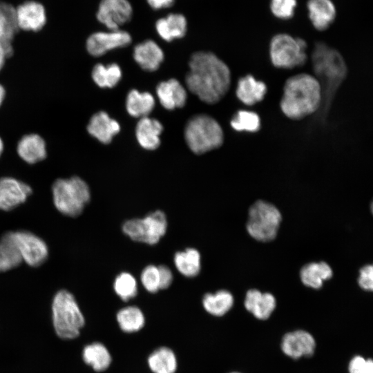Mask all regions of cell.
<instances>
[{
    "mask_svg": "<svg viewBox=\"0 0 373 373\" xmlns=\"http://www.w3.org/2000/svg\"><path fill=\"white\" fill-rule=\"evenodd\" d=\"M52 309L57 334L66 339L77 337L84 318L73 295L65 289L59 291L54 296Z\"/></svg>",
    "mask_w": 373,
    "mask_h": 373,
    "instance_id": "6",
    "label": "cell"
},
{
    "mask_svg": "<svg viewBox=\"0 0 373 373\" xmlns=\"http://www.w3.org/2000/svg\"><path fill=\"white\" fill-rule=\"evenodd\" d=\"M229 373H242V372H238V371H233V372H229Z\"/></svg>",
    "mask_w": 373,
    "mask_h": 373,
    "instance_id": "46",
    "label": "cell"
},
{
    "mask_svg": "<svg viewBox=\"0 0 373 373\" xmlns=\"http://www.w3.org/2000/svg\"><path fill=\"white\" fill-rule=\"evenodd\" d=\"M245 309L260 321L267 320L276 307V300L270 293L250 289L244 300Z\"/></svg>",
    "mask_w": 373,
    "mask_h": 373,
    "instance_id": "16",
    "label": "cell"
},
{
    "mask_svg": "<svg viewBox=\"0 0 373 373\" xmlns=\"http://www.w3.org/2000/svg\"><path fill=\"white\" fill-rule=\"evenodd\" d=\"M175 0H147L149 6L155 10L166 8L171 6Z\"/></svg>",
    "mask_w": 373,
    "mask_h": 373,
    "instance_id": "42",
    "label": "cell"
},
{
    "mask_svg": "<svg viewBox=\"0 0 373 373\" xmlns=\"http://www.w3.org/2000/svg\"><path fill=\"white\" fill-rule=\"evenodd\" d=\"M3 142L1 137H0V156L3 153Z\"/></svg>",
    "mask_w": 373,
    "mask_h": 373,
    "instance_id": "45",
    "label": "cell"
},
{
    "mask_svg": "<svg viewBox=\"0 0 373 373\" xmlns=\"http://www.w3.org/2000/svg\"><path fill=\"white\" fill-rule=\"evenodd\" d=\"M148 363L154 373H174L177 367L174 353L166 347L154 350L149 356Z\"/></svg>",
    "mask_w": 373,
    "mask_h": 373,
    "instance_id": "30",
    "label": "cell"
},
{
    "mask_svg": "<svg viewBox=\"0 0 373 373\" xmlns=\"http://www.w3.org/2000/svg\"><path fill=\"white\" fill-rule=\"evenodd\" d=\"M31 187L12 177L0 178V209L10 211L26 202L31 194Z\"/></svg>",
    "mask_w": 373,
    "mask_h": 373,
    "instance_id": "15",
    "label": "cell"
},
{
    "mask_svg": "<svg viewBox=\"0 0 373 373\" xmlns=\"http://www.w3.org/2000/svg\"><path fill=\"white\" fill-rule=\"evenodd\" d=\"M308 14L314 27L318 30H325L333 23L336 8L331 0H309Z\"/></svg>",
    "mask_w": 373,
    "mask_h": 373,
    "instance_id": "23",
    "label": "cell"
},
{
    "mask_svg": "<svg viewBox=\"0 0 373 373\" xmlns=\"http://www.w3.org/2000/svg\"><path fill=\"white\" fill-rule=\"evenodd\" d=\"M133 58L142 69L152 72L164 60V52L154 41L146 40L135 46Z\"/></svg>",
    "mask_w": 373,
    "mask_h": 373,
    "instance_id": "22",
    "label": "cell"
},
{
    "mask_svg": "<svg viewBox=\"0 0 373 373\" xmlns=\"http://www.w3.org/2000/svg\"><path fill=\"white\" fill-rule=\"evenodd\" d=\"M333 271L330 266L325 262H310L303 266L300 270V279L307 287L319 289L324 280L331 278Z\"/></svg>",
    "mask_w": 373,
    "mask_h": 373,
    "instance_id": "26",
    "label": "cell"
},
{
    "mask_svg": "<svg viewBox=\"0 0 373 373\" xmlns=\"http://www.w3.org/2000/svg\"><path fill=\"white\" fill-rule=\"evenodd\" d=\"M231 127L236 131L256 133L261 126V120L256 112L247 110L238 111L230 122Z\"/></svg>",
    "mask_w": 373,
    "mask_h": 373,
    "instance_id": "34",
    "label": "cell"
},
{
    "mask_svg": "<svg viewBox=\"0 0 373 373\" xmlns=\"http://www.w3.org/2000/svg\"><path fill=\"white\" fill-rule=\"evenodd\" d=\"M117 321L122 330L128 333L140 330L145 322L142 312L136 306L121 309L117 314Z\"/></svg>",
    "mask_w": 373,
    "mask_h": 373,
    "instance_id": "33",
    "label": "cell"
},
{
    "mask_svg": "<svg viewBox=\"0 0 373 373\" xmlns=\"http://www.w3.org/2000/svg\"><path fill=\"white\" fill-rule=\"evenodd\" d=\"M119 130V123L104 111L94 114L87 125L88 133L105 144H109Z\"/></svg>",
    "mask_w": 373,
    "mask_h": 373,
    "instance_id": "18",
    "label": "cell"
},
{
    "mask_svg": "<svg viewBox=\"0 0 373 373\" xmlns=\"http://www.w3.org/2000/svg\"><path fill=\"white\" fill-rule=\"evenodd\" d=\"M173 261L178 271L186 277H195L200 271L201 256L194 248H187L175 253Z\"/></svg>",
    "mask_w": 373,
    "mask_h": 373,
    "instance_id": "28",
    "label": "cell"
},
{
    "mask_svg": "<svg viewBox=\"0 0 373 373\" xmlns=\"http://www.w3.org/2000/svg\"><path fill=\"white\" fill-rule=\"evenodd\" d=\"M184 137L194 153L202 154L221 146L224 142V133L214 118L207 115H198L187 122Z\"/></svg>",
    "mask_w": 373,
    "mask_h": 373,
    "instance_id": "5",
    "label": "cell"
},
{
    "mask_svg": "<svg viewBox=\"0 0 373 373\" xmlns=\"http://www.w3.org/2000/svg\"><path fill=\"white\" fill-rule=\"evenodd\" d=\"M91 76L94 82L100 88H113L120 80L122 71L117 64L104 66L97 64L93 68Z\"/></svg>",
    "mask_w": 373,
    "mask_h": 373,
    "instance_id": "32",
    "label": "cell"
},
{
    "mask_svg": "<svg viewBox=\"0 0 373 373\" xmlns=\"http://www.w3.org/2000/svg\"><path fill=\"white\" fill-rule=\"evenodd\" d=\"M189 71L185 82L188 89L202 102L215 104L227 93L231 85V72L228 66L209 52L192 55Z\"/></svg>",
    "mask_w": 373,
    "mask_h": 373,
    "instance_id": "1",
    "label": "cell"
},
{
    "mask_svg": "<svg viewBox=\"0 0 373 373\" xmlns=\"http://www.w3.org/2000/svg\"><path fill=\"white\" fill-rule=\"evenodd\" d=\"M162 130L163 126L158 120L148 117H142L135 128L136 137L142 147L154 150L160 146V135Z\"/></svg>",
    "mask_w": 373,
    "mask_h": 373,
    "instance_id": "24",
    "label": "cell"
},
{
    "mask_svg": "<svg viewBox=\"0 0 373 373\" xmlns=\"http://www.w3.org/2000/svg\"><path fill=\"white\" fill-rule=\"evenodd\" d=\"M234 298L227 290H219L216 293H207L202 298L205 310L215 316H222L233 307Z\"/></svg>",
    "mask_w": 373,
    "mask_h": 373,
    "instance_id": "29",
    "label": "cell"
},
{
    "mask_svg": "<svg viewBox=\"0 0 373 373\" xmlns=\"http://www.w3.org/2000/svg\"><path fill=\"white\" fill-rule=\"evenodd\" d=\"M126 106L129 115L134 117H147L155 106V99L149 93L131 90L127 95Z\"/></svg>",
    "mask_w": 373,
    "mask_h": 373,
    "instance_id": "27",
    "label": "cell"
},
{
    "mask_svg": "<svg viewBox=\"0 0 373 373\" xmlns=\"http://www.w3.org/2000/svg\"><path fill=\"white\" fill-rule=\"evenodd\" d=\"M161 105L167 110L182 108L186 100V91L175 79L160 82L156 88Z\"/></svg>",
    "mask_w": 373,
    "mask_h": 373,
    "instance_id": "21",
    "label": "cell"
},
{
    "mask_svg": "<svg viewBox=\"0 0 373 373\" xmlns=\"http://www.w3.org/2000/svg\"><path fill=\"white\" fill-rule=\"evenodd\" d=\"M52 192L56 209L70 217L79 216L90 200L88 185L77 176L56 180Z\"/></svg>",
    "mask_w": 373,
    "mask_h": 373,
    "instance_id": "4",
    "label": "cell"
},
{
    "mask_svg": "<svg viewBox=\"0 0 373 373\" xmlns=\"http://www.w3.org/2000/svg\"><path fill=\"white\" fill-rule=\"evenodd\" d=\"M281 220V213L274 204L258 200L249 208L247 230L256 240L271 241L277 235Z\"/></svg>",
    "mask_w": 373,
    "mask_h": 373,
    "instance_id": "8",
    "label": "cell"
},
{
    "mask_svg": "<svg viewBox=\"0 0 373 373\" xmlns=\"http://www.w3.org/2000/svg\"><path fill=\"white\" fill-rule=\"evenodd\" d=\"M83 358L86 363L97 372L106 370L111 362L108 350L99 343L86 345L83 350Z\"/></svg>",
    "mask_w": 373,
    "mask_h": 373,
    "instance_id": "31",
    "label": "cell"
},
{
    "mask_svg": "<svg viewBox=\"0 0 373 373\" xmlns=\"http://www.w3.org/2000/svg\"><path fill=\"white\" fill-rule=\"evenodd\" d=\"M15 10L19 30L37 32L47 23V10L41 1L25 0L15 6Z\"/></svg>",
    "mask_w": 373,
    "mask_h": 373,
    "instance_id": "11",
    "label": "cell"
},
{
    "mask_svg": "<svg viewBox=\"0 0 373 373\" xmlns=\"http://www.w3.org/2000/svg\"><path fill=\"white\" fill-rule=\"evenodd\" d=\"M9 56L5 48L0 45V70L3 68L6 58Z\"/></svg>",
    "mask_w": 373,
    "mask_h": 373,
    "instance_id": "43",
    "label": "cell"
},
{
    "mask_svg": "<svg viewBox=\"0 0 373 373\" xmlns=\"http://www.w3.org/2000/svg\"><path fill=\"white\" fill-rule=\"evenodd\" d=\"M17 152L24 162L35 164L46 157V144L44 139L38 134L25 135L18 142Z\"/></svg>",
    "mask_w": 373,
    "mask_h": 373,
    "instance_id": "20",
    "label": "cell"
},
{
    "mask_svg": "<svg viewBox=\"0 0 373 373\" xmlns=\"http://www.w3.org/2000/svg\"><path fill=\"white\" fill-rule=\"evenodd\" d=\"M267 92L265 82L257 80L253 75L241 77L237 84L236 95L247 106L255 105L263 100Z\"/></svg>",
    "mask_w": 373,
    "mask_h": 373,
    "instance_id": "19",
    "label": "cell"
},
{
    "mask_svg": "<svg viewBox=\"0 0 373 373\" xmlns=\"http://www.w3.org/2000/svg\"><path fill=\"white\" fill-rule=\"evenodd\" d=\"M22 259L15 246L4 236L0 238V271L19 266Z\"/></svg>",
    "mask_w": 373,
    "mask_h": 373,
    "instance_id": "35",
    "label": "cell"
},
{
    "mask_svg": "<svg viewBox=\"0 0 373 373\" xmlns=\"http://www.w3.org/2000/svg\"><path fill=\"white\" fill-rule=\"evenodd\" d=\"M314 77L319 82L323 99L330 102L347 75V66L341 53L323 42L316 44L312 55Z\"/></svg>",
    "mask_w": 373,
    "mask_h": 373,
    "instance_id": "3",
    "label": "cell"
},
{
    "mask_svg": "<svg viewBox=\"0 0 373 373\" xmlns=\"http://www.w3.org/2000/svg\"><path fill=\"white\" fill-rule=\"evenodd\" d=\"M167 229L164 213L157 210L143 218H133L122 225L123 232L134 241L149 245L157 244Z\"/></svg>",
    "mask_w": 373,
    "mask_h": 373,
    "instance_id": "9",
    "label": "cell"
},
{
    "mask_svg": "<svg viewBox=\"0 0 373 373\" xmlns=\"http://www.w3.org/2000/svg\"><path fill=\"white\" fill-rule=\"evenodd\" d=\"M323 102L318 79L313 75L299 73L286 80L280 108L287 118L300 120L317 112Z\"/></svg>",
    "mask_w": 373,
    "mask_h": 373,
    "instance_id": "2",
    "label": "cell"
},
{
    "mask_svg": "<svg viewBox=\"0 0 373 373\" xmlns=\"http://www.w3.org/2000/svg\"><path fill=\"white\" fill-rule=\"evenodd\" d=\"M307 44L300 38L280 33L274 36L269 44V57L274 66L293 69L304 66L307 59Z\"/></svg>",
    "mask_w": 373,
    "mask_h": 373,
    "instance_id": "7",
    "label": "cell"
},
{
    "mask_svg": "<svg viewBox=\"0 0 373 373\" xmlns=\"http://www.w3.org/2000/svg\"><path fill=\"white\" fill-rule=\"evenodd\" d=\"M4 236L17 249L22 261L29 266L38 267L48 258L46 242L37 235L28 231H8Z\"/></svg>",
    "mask_w": 373,
    "mask_h": 373,
    "instance_id": "10",
    "label": "cell"
},
{
    "mask_svg": "<svg viewBox=\"0 0 373 373\" xmlns=\"http://www.w3.org/2000/svg\"><path fill=\"white\" fill-rule=\"evenodd\" d=\"M187 23L182 14L171 13L156 21L155 28L162 39L171 41L183 37L186 32Z\"/></svg>",
    "mask_w": 373,
    "mask_h": 373,
    "instance_id": "25",
    "label": "cell"
},
{
    "mask_svg": "<svg viewBox=\"0 0 373 373\" xmlns=\"http://www.w3.org/2000/svg\"><path fill=\"white\" fill-rule=\"evenodd\" d=\"M348 373H373V361L361 355L354 356L347 365Z\"/></svg>",
    "mask_w": 373,
    "mask_h": 373,
    "instance_id": "39",
    "label": "cell"
},
{
    "mask_svg": "<svg viewBox=\"0 0 373 373\" xmlns=\"http://www.w3.org/2000/svg\"><path fill=\"white\" fill-rule=\"evenodd\" d=\"M114 291L124 301H127L136 296L137 283L135 277L130 273H120L115 279Z\"/></svg>",
    "mask_w": 373,
    "mask_h": 373,
    "instance_id": "36",
    "label": "cell"
},
{
    "mask_svg": "<svg viewBox=\"0 0 373 373\" xmlns=\"http://www.w3.org/2000/svg\"><path fill=\"white\" fill-rule=\"evenodd\" d=\"M133 9L128 0H101L96 13L97 19L111 30L128 22Z\"/></svg>",
    "mask_w": 373,
    "mask_h": 373,
    "instance_id": "13",
    "label": "cell"
},
{
    "mask_svg": "<svg viewBox=\"0 0 373 373\" xmlns=\"http://www.w3.org/2000/svg\"><path fill=\"white\" fill-rule=\"evenodd\" d=\"M358 283L363 289L372 291L373 267L372 265H365L360 269Z\"/></svg>",
    "mask_w": 373,
    "mask_h": 373,
    "instance_id": "40",
    "label": "cell"
},
{
    "mask_svg": "<svg viewBox=\"0 0 373 373\" xmlns=\"http://www.w3.org/2000/svg\"><path fill=\"white\" fill-rule=\"evenodd\" d=\"M131 42V35L124 30L95 32L87 38L86 48L92 56L99 57L111 50L126 46Z\"/></svg>",
    "mask_w": 373,
    "mask_h": 373,
    "instance_id": "14",
    "label": "cell"
},
{
    "mask_svg": "<svg viewBox=\"0 0 373 373\" xmlns=\"http://www.w3.org/2000/svg\"><path fill=\"white\" fill-rule=\"evenodd\" d=\"M18 31L15 6L0 0V45L5 48L9 57L13 54L12 41Z\"/></svg>",
    "mask_w": 373,
    "mask_h": 373,
    "instance_id": "17",
    "label": "cell"
},
{
    "mask_svg": "<svg viewBox=\"0 0 373 373\" xmlns=\"http://www.w3.org/2000/svg\"><path fill=\"white\" fill-rule=\"evenodd\" d=\"M6 96V90L4 87L0 84V106L2 104Z\"/></svg>",
    "mask_w": 373,
    "mask_h": 373,
    "instance_id": "44",
    "label": "cell"
},
{
    "mask_svg": "<svg viewBox=\"0 0 373 373\" xmlns=\"http://www.w3.org/2000/svg\"><path fill=\"white\" fill-rule=\"evenodd\" d=\"M158 267L160 289L168 288L172 283L173 276L171 270L166 265H160Z\"/></svg>",
    "mask_w": 373,
    "mask_h": 373,
    "instance_id": "41",
    "label": "cell"
},
{
    "mask_svg": "<svg viewBox=\"0 0 373 373\" xmlns=\"http://www.w3.org/2000/svg\"><path fill=\"white\" fill-rule=\"evenodd\" d=\"M140 280L143 287L150 293H155L160 289L158 267L150 265L142 271Z\"/></svg>",
    "mask_w": 373,
    "mask_h": 373,
    "instance_id": "37",
    "label": "cell"
},
{
    "mask_svg": "<svg viewBox=\"0 0 373 373\" xmlns=\"http://www.w3.org/2000/svg\"><path fill=\"white\" fill-rule=\"evenodd\" d=\"M280 347L286 356L296 360L312 356L316 342L310 332L299 329L286 332L281 338Z\"/></svg>",
    "mask_w": 373,
    "mask_h": 373,
    "instance_id": "12",
    "label": "cell"
},
{
    "mask_svg": "<svg viewBox=\"0 0 373 373\" xmlns=\"http://www.w3.org/2000/svg\"><path fill=\"white\" fill-rule=\"evenodd\" d=\"M296 3V0H271L270 8L276 17L288 19L294 15Z\"/></svg>",
    "mask_w": 373,
    "mask_h": 373,
    "instance_id": "38",
    "label": "cell"
}]
</instances>
